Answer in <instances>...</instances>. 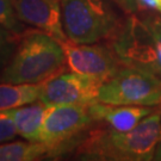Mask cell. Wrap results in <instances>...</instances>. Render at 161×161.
<instances>
[{"mask_svg": "<svg viewBox=\"0 0 161 161\" xmlns=\"http://www.w3.org/2000/svg\"><path fill=\"white\" fill-rule=\"evenodd\" d=\"M161 140V109L127 131L93 129L78 141L75 155L88 160H153Z\"/></svg>", "mask_w": 161, "mask_h": 161, "instance_id": "obj_1", "label": "cell"}, {"mask_svg": "<svg viewBox=\"0 0 161 161\" xmlns=\"http://www.w3.org/2000/svg\"><path fill=\"white\" fill-rule=\"evenodd\" d=\"M67 64L60 41L44 31L23 36L1 79L8 84H41L61 74Z\"/></svg>", "mask_w": 161, "mask_h": 161, "instance_id": "obj_2", "label": "cell"}, {"mask_svg": "<svg viewBox=\"0 0 161 161\" xmlns=\"http://www.w3.org/2000/svg\"><path fill=\"white\" fill-rule=\"evenodd\" d=\"M108 0H62V25L67 40L97 43L112 36L119 26Z\"/></svg>", "mask_w": 161, "mask_h": 161, "instance_id": "obj_3", "label": "cell"}, {"mask_svg": "<svg viewBox=\"0 0 161 161\" xmlns=\"http://www.w3.org/2000/svg\"><path fill=\"white\" fill-rule=\"evenodd\" d=\"M98 102L161 108V76L137 67L123 64L103 82L98 93Z\"/></svg>", "mask_w": 161, "mask_h": 161, "instance_id": "obj_4", "label": "cell"}, {"mask_svg": "<svg viewBox=\"0 0 161 161\" xmlns=\"http://www.w3.org/2000/svg\"><path fill=\"white\" fill-rule=\"evenodd\" d=\"M93 119L88 105H49L41 129L40 142L49 149V156L74 149L75 140L91 127Z\"/></svg>", "mask_w": 161, "mask_h": 161, "instance_id": "obj_5", "label": "cell"}, {"mask_svg": "<svg viewBox=\"0 0 161 161\" xmlns=\"http://www.w3.org/2000/svg\"><path fill=\"white\" fill-rule=\"evenodd\" d=\"M104 80L91 75L58 74L43 82L40 100L47 105H91L98 102Z\"/></svg>", "mask_w": 161, "mask_h": 161, "instance_id": "obj_6", "label": "cell"}, {"mask_svg": "<svg viewBox=\"0 0 161 161\" xmlns=\"http://www.w3.org/2000/svg\"><path fill=\"white\" fill-rule=\"evenodd\" d=\"M60 43L66 54L67 66L73 73L91 75L105 81L124 64L111 47L75 43L69 40L60 41Z\"/></svg>", "mask_w": 161, "mask_h": 161, "instance_id": "obj_7", "label": "cell"}, {"mask_svg": "<svg viewBox=\"0 0 161 161\" xmlns=\"http://www.w3.org/2000/svg\"><path fill=\"white\" fill-rule=\"evenodd\" d=\"M22 23L48 32L58 41L67 36L62 25V0H12Z\"/></svg>", "mask_w": 161, "mask_h": 161, "instance_id": "obj_8", "label": "cell"}, {"mask_svg": "<svg viewBox=\"0 0 161 161\" xmlns=\"http://www.w3.org/2000/svg\"><path fill=\"white\" fill-rule=\"evenodd\" d=\"M88 111L93 122H104L114 130L127 131L136 127L155 110L152 106L115 105L96 102L88 105Z\"/></svg>", "mask_w": 161, "mask_h": 161, "instance_id": "obj_9", "label": "cell"}, {"mask_svg": "<svg viewBox=\"0 0 161 161\" xmlns=\"http://www.w3.org/2000/svg\"><path fill=\"white\" fill-rule=\"evenodd\" d=\"M48 106L43 102L31 103L20 108L8 110L17 128L18 135L31 142H40L41 129Z\"/></svg>", "mask_w": 161, "mask_h": 161, "instance_id": "obj_10", "label": "cell"}, {"mask_svg": "<svg viewBox=\"0 0 161 161\" xmlns=\"http://www.w3.org/2000/svg\"><path fill=\"white\" fill-rule=\"evenodd\" d=\"M43 82L41 84H1L0 111L20 108L40 100Z\"/></svg>", "mask_w": 161, "mask_h": 161, "instance_id": "obj_11", "label": "cell"}, {"mask_svg": "<svg viewBox=\"0 0 161 161\" xmlns=\"http://www.w3.org/2000/svg\"><path fill=\"white\" fill-rule=\"evenodd\" d=\"M49 156V149L42 142H22L0 143V161H34Z\"/></svg>", "mask_w": 161, "mask_h": 161, "instance_id": "obj_12", "label": "cell"}, {"mask_svg": "<svg viewBox=\"0 0 161 161\" xmlns=\"http://www.w3.org/2000/svg\"><path fill=\"white\" fill-rule=\"evenodd\" d=\"M0 25L11 34H20L23 30L22 20L18 18L12 0H0Z\"/></svg>", "mask_w": 161, "mask_h": 161, "instance_id": "obj_13", "label": "cell"}, {"mask_svg": "<svg viewBox=\"0 0 161 161\" xmlns=\"http://www.w3.org/2000/svg\"><path fill=\"white\" fill-rule=\"evenodd\" d=\"M17 134V128L8 110L0 111V143L13 140Z\"/></svg>", "mask_w": 161, "mask_h": 161, "instance_id": "obj_14", "label": "cell"}, {"mask_svg": "<svg viewBox=\"0 0 161 161\" xmlns=\"http://www.w3.org/2000/svg\"><path fill=\"white\" fill-rule=\"evenodd\" d=\"M11 32L0 25V58L4 55L11 43Z\"/></svg>", "mask_w": 161, "mask_h": 161, "instance_id": "obj_15", "label": "cell"}, {"mask_svg": "<svg viewBox=\"0 0 161 161\" xmlns=\"http://www.w3.org/2000/svg\"><path fill=\"white\" fill-rule=\"evenodd\" d=\"M138 10H154L158 11L159 4L158 0H137Z\"/></svg>", "mask_w": 161, "mask_h": 161, "instance_id": "obj_16", "label": "cell"}, {"mask_svg": "<svg viewBox=\"0 0 161 161\" xmlns=\"http://www.w3.org/2000/svg\"><path fill=\"white\" fill-rule=\"evenodd\" d=\"M121 6H123L125 10L130 12H135L138 10L137 7V0H115Z\"/></svg>", "mask_w": 161, "mask_h": 161, "instance_id": "obj_17", "label": "cell"}, {"mask_svg": "<svg viewBox=\"0 0 161 161\" xmlns=\"http://www.w3.org/2000/svg\"><path fill=\"white\" fill-rule=\"evenodd\" d=\"M154 159H156V160H161V140H160V142H159V144H158V147H156Z\"/></svg>", "mask_w": 161, "mask_h": 161, "instance_id": "obj_18", "label": "cell"}, {"mask_svg": "<svg viewBox=\"0 0 161 161\" xmlns=\"http://www.w3.org/2000/svg\"><path fill=\"white\" fill-rule=\"evenodd\" d=\"M158 4H159V8H158V11L161 13V0H158Z\"/></svg>", "mask_w": 161, "mask_h": 161, "instance_id": "obj_19", "label": "cell"}]
</instances>
